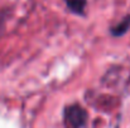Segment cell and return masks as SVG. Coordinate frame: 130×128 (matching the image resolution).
Wrapping results in <instances>:
<instances>
[{
	"label": "cell",
	"instance_id": "obj_1",
	"mask_svg": "<svg viewBox=\"0 0 130 128\" xmlns=\"http://www.w3.org/2000/svg\"><path fill=\"white\" fill-rule=\"evenodd\" d=\"M87 119L86 111L78 106H68L64 111V124L67 128H81Z\"/></svg>",
	"mask_w": 130,
	"mask_h": 128
},
{
	"label": "cell",
	"instance_id": "obj_3",
	"mask_svg": "<svg viewBox=\"0 0 130 128\" xmlns=\"http://www.w3.org/2000/svg\"><path fill=\"white\" fill-rule=\"evenodd\" d=\"M67 6L76 14H82L86 6V0H66Z\"/></svg>",
	"mask_w": 130,
	"mask_h": 128
},
{
	"label": "cell",
	"instance_id": "obj_2",
	"mask_svg": "<svg viewBox=\"0 0 130 128\" xmlns=\"http://www.w3.org/2000/svg\"><path fill=\"white\" fill-rule=\"evenodd\" d=\"M130 29V15H126L119 24L111 28V34L114 37H121Z\"/></svg>",
	"mask_w": 130,
	"mask_h": 128
},
{
	"label": "cell",
	"instance_id": "obj_4",
	"mask_svg": "<svg viewBox=\"0 0 130 128\" xmlns=\"http://www.w3.org/2000/svg\"><path fill=\"white\" fill-rule=\"evenodd\" d=\"M1 24H3V18H0V29H1Z\"/></svg>",
	"mask_w": 130,
	"mask_h": 128
}]
</instances>
